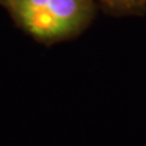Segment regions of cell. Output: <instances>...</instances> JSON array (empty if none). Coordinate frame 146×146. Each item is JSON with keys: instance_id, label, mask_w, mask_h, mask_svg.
I'll return each mask as SVG.
<instances>
[{"instance_id": "obj_1", "label": "cell", "mask_w": 146, "mask_h": 146, "mask_svg": "<svg viewBox=\"0 0 146 146\" xmlns=\"http://www.w3.org/2000/svg\"><path fill=\"white\" fill-rule=\"evenodd\" d=\"M13 23L46 46L79 36L96 16V0H0Z\"/></svg>"}, {"instance_id": "obj_2", "label": "cell", "mask_w": 146, "mask_h": 146, "mask_svg": "<svg viewBox=\"0 0 146 146\" xmlns=\"http://www.w3.org/2000/svg\"><path fill=\"white\" fill-rule=\"evenodd\" d=\"M102 10L116 17L146 15V0H96Z\"/></svg>"}]
</instances>
